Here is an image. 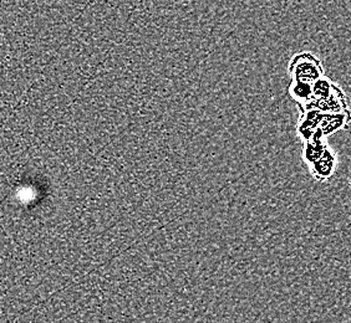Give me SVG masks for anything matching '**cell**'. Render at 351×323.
I'll return each mask as SVG.
<instances>
[{
	"label": "cell",
	"mask_w": 351,
	"mask_h": 323,
	"mask_svg": "<svg viewBox=\"0 0 351 323\" xmlns=\"http://www.w3.org/2000/svg\"><path fill=\"white\" fill-rule=\"evenodd\" d=\"M291 97L299 105H304L311 100V85L299 81H291L289 86Z\"/></svg>",
	"instance_id": "obj_8"
},
{
	"label": "cell",
	"mask_w": 351,
	"mask_h": 323,
	"mask_svg": "<svg viewBox=\"0 0 351 323\" xmlns=\"http://www.w3.org/2000/svg\"><path fill=\"white\" fill-rule=\"evenodd\" d=\"M323 114L319 111H305L300 112L299 122H298L297 132L302 141H311V137L317 132L319 123L322 120Z\"/></svg>",
	"instance_id": "obj_5"
},
{
	"label": "cell",
	"mask_w": 351,
	"mask_h": 323,
	"mask_svg": "<svg viewBox=\"0 0 351 323\" xmlns=\"http://www.w3.org/2000/svg\"><path fill=\"white\" fill-rule=\"evenodd\" d=\"M328 148V143L322 131L317 128V132L311 137V141L305 142L303 148V159L308 166L317 162L324 155L325 149Z\"/></svg>",
	"instance_id": "obj_6"
},
{
	"label": "cell",
	"mask_w": 351,
	"mask_h": 323,
	"mask_svg": "<svg viewBox=\"0 0 351 323\" xmlns=\"http://www.w3.org/2000/svg\"><path fill=\"white\" fill-rule=\"evenodd\" d=\"M337 88H338V85H335L328 77L323 76L319 80L315 81L314 83H311V99H314V100H325Z\"/></svg>",
	"instance_id": "obj_7"
},
{
	"label": "cell",
	"mask_w": 351,
	"mask_h": 323,
	"mask_svg": "<svg viewBox=\"0 0 351 323\" xmlns=\"http://www.w3.org/2000/svg\"><path fill=\"white\" fill-rule=\"evenodd\" d=\"M350 123V111H345L340 114H323L319 123V129L325 138L335 135L339 131L348 129Z\"/></svg>",
	"instance_id": "obj_4"
},
{
	"label": "cell",
	"mask_w": 351,
	"mask_h": 323,
	"mask_svg": "<svg viewBox=\"0 0 351 323\" xmlns=\"http://www.w3.org/2000/svg\"><path fill=\"white\" fill-rule=\"evenodd\" d=\"M289 75L291 81L305 83H314L324 76V68L322 61L311 53H299L294 55L289 64Z\"/></svg>",
	"instance_id": "obj_1"
},
{
	"label": "cell",
	"mask_w": 351,
	"mask_h": 323,
	"mask_svg": "<svg viewBox=\"0 0 351 323\" xmlns=\"http://www.w3.org/2000/svg\"><path fill=\"white\" fill-rule=\"evenodd\" d=\"M298 107H299L300 112L319 111L322 114H340V112L349 111L346 94L339 86L328 99H325V100L311 99L304 105H299Z\"/></svg>",
	"instance_id": "obj_2"
},
{
	"label": "cell",
	"mask_w": 351,
	"mask_h": 323,
	"mask_svg": "<svg viewBox=\"0 0 351 323\" xmlns=\"http://www.w3.org/2000/svg\"><path fill=\"white\" fill-rule=\"evenodd\" d=\"M338 168V157L332 149H325L324 155L309 166L311 175L317 182L324 183L331 179Z\"/></svg>",
	"instance_id": "obj_3"
}]
</instances>
